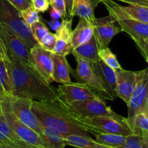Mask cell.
<instances>
[{"mask_svg": "<svg viewBox=\"0 0 148 148\" xmlns=\"http://www.w3.org/2000/svg\"><path fill=\"white\" fill-rule=\"evenodd\" d=\"M49 1L52 8L59 10L62 17L66 18V5H65L64 0H49Z\"/></svg>", "mask_w": 148, "mask_h": 148, "instance_id": "36", "label": "cell"}, {"mask_svg": "<svg viewBox=\"0 0 148 148\" xmlns=\"http://www.w3.org/2000/svg\"><path fill=\"white\" fill-rule=\"evenodd\" d=\"M7 56H6L5 50H4V46L1 42V40L0 39V61L7 60Z\"/></svg>", "mask_w": 148, "mask_h": 148, "instance_id": "43", "label": "cell"}, {"mask_svg": "<svg viewBox=\"0 0 148 148\" xmlns=\"http://www.w3.org/2000/svg\"><path fill=\"white\" fill-rule=\"evenodd\" d=\"M75 58L77 62V67L75 70L71 68L70 73L73 75L77 82H82L89 86L103 99L111 100L101 80L92 69L90 63L79 57Z\"/></svg>", "mask_w": 148, "mask_h": 148, "instance_id": "12", "label": "cell"}, {"mask_svg": "<svg viewBox=\"0 0 148 148\" xmlns=\"http://www.w3.org/2000/svg\"><path fill=\"white\" fill-rule=\"evenodd\" d=\"M0 39L4 46L7 60L13 63L31 65L29 46L11 27L1 23Z\"/></svg>", "mask_w": 148, "mask_h": 148, "instance_id": "4", "label": "cell"}, {"mask_svg": "<svg viewBox=\"0 0 148 148\" xmlns=\"http://www.w3.org/2000/svg\"><path fill=\"white\" fill-rule=\"evenodd\" d=\"M7 98L10 109L14 116L25 125L40 134L43 126L39 122L32 111L33 100L14 96H7Z\"/></svg>", "mask_w": 148, "mask_h": 148, "instance_id": "11", "label": "cell"}, {"mask_svg": "<svg viewBox=\"0 0 148 148\" xmlns=\"http://www.w3.org/2000/svg\"><path fill=\"white\" fill-rule=\"evenodd\" d=\"M0 108L9 125L20 140L35 147H43V142L40 135L14 116L10 109L7 96L2 98Z\"/></svg>", "mask_w": 148, "mask_h": 148, "instance_id": "7", "label": "cell"}, {"mask_svg": "<svg viewBox=\"0 0 148 148\" xmlns=\"http://www.w3.org/2000/svg\"><path fill=\"white\" fill-rule=\"evenodd\" d=\"M49 0H32V7L38 12H45L49 8Z\"/></svg>", "mask_w": 148, "mask_h": 148, "instance_id": "35", "label": "cell"}, {"mask_svg": "<svg viewBox=\"0 0 148 148\" xmlns=\"http://www.w3.org/2000/svg\"><path fill=\"white\" fill-rule=\"evenodd\" d=\"M146 1H147V2H148V0H146Z\"/></svg>", "mask_w": 148, "mask_h": 148, "instance_id": "51", "label": "cell"}, {"mask_svg": "<svg viewBox=\"0 0 148 148\" xmlns=\"http://www.w3.org/2000/svg\"><path fill=\"white\" fill-rule=\"evenodd\" d=\"M0 132L4 134L6 137H7L13 143L21 144V143H25L17 137V134L14 132L12 129L9 125L8 122L5 119L2 112H1V108H0Z\"/></svg>", "mask_w": 148, "mask_h": 148, "instance_id": "28", "label": "cell"}, {"mask_svg": "<svg viewBox=\"0 0 148 148\" xmlns=\"http://www.w3.org/2000/svg\"><path fill=\"white\" fill-rule=\"evenodd\" d=\"M56 36H55L54 33L49 32V33L43 38V39H42L41 41L39 43V44H40L42 47L44 48V49L52 51L53 48H54L55 44H56Z\"/></svg>", "mask_w": 148, "mask_h": 148, "instance_id": "33", "label": "cell"}, {"mask_svg": "<svg viewBox=\"0 0 148 148\" xmlns=\"http://www.w3.org/2000/svg\"><path fill=\"white\" fill-rule=\"evenodd\" d=\"M11 148H36L33 146L27 144L26 143H21V144H14L12 145V146H10Z\"/></svg>", "mask_w": 148, "mask_h": 148, "instance_id": "44", "label": "cell"}, {"mask_svg": "<svg viewBox=\"0 0 148 148\" xmlns=\"http://www.w3.org/2000/svg\"><path fill=\"white\" fill-rule=\"evenodd\" d=\"M137 47L140 49V51L145 58L148 57V38L142 43L137 44Z\"/></svg>", "mask_w": 148, "mask_h": 148, "instance_id": "38", "label": "cell"}, {"mask_svg": "<svg viewBox=\"0 0 148 148\" xmlns=\"http://www.w3.org/2000/svg\"><path fill=\"white\" fill-rule=\"evenodd\" d=\"M131 129L134 135L143 136L148 134V114L147 111L139 112L134 116Z\"/></svg>", "mask_w": 148, "mask_h": 148, "instance_id": "25", "label": "cell"}, {"mask_svg": "<svg viewBox=\"0 0 148 148\" xmlns=\"http://www.w3.org/2000/svg\"><path fill=\"white\" fill-rule=\"evenodd\" d=\"M99 57L106 64L114 69H121V66L117 59L116 56L111 51L108 47L101 49L98 51Z\"/></svg>", "mask_w": 148, "mask_h": 148, "instance_id": "27", "label": "cell"}, {"mask_svg": "<svg viewBox=\"0 0 148 148\" xmlns=\"http://www.w3.org/2000/svg\"><path fill=\"white\" fill-rule=\"evenodd\" d=\"M102 0H74L70 18L79 17L92 23L95 20V10Z\"/></svg>", "mask_w": 148, "mask_h": 148, "instance_id": "17", "label": "cell"}, {"mask_svg": "<svg viewBox=\"0 0 148 148\" xmlns=\"http://www.w3.org/2000/svg\"><path fill=\"white\" fill-rule=\"evenodd\" d=\"M121 9L130 18L148 23V7L138 4H129L128 6H121Z\"/></svg>", "mask_w": 148, "mask_h": 148, "instance_id": "23", "label": "cell"}, {"mask_svg": "<svg viewBox=\"0 0 148 148\" xmlns=\"http://www.w3.org/2000/svg\"><path fill=\"white\" fill-rule=\"evenodd\" d=\"M95 140L98 143L114 148H121L125 144L127 136L116 134L99 133L95 134Z\"/></svg>", "mask_w": 148, "mask_h": 148, "instance_id": "24", "label": "cell"}, {"mask_svg": "<svg viewBox=\"0 0 148 148\" xmlns=\"http://www.w3.org/2000/svg\"><path fill=\"white\" fill-rule=\"evenodd\" d=\"M92 69L103 85L107 94L114 101L116 95V74L115 69L106 64L101 59L95 63H90Z\"/></svg>", "mask_w": 148, "mask_h": 148, "instance_id": "15", "label": "cell"}, {"mask_svg": "<svg viewBox=\"0 0 148 148\" xmlns=\"http://www.w3.org/2000/svg\"><path fill=\"white\" fill-rule=\"evenodd\" d=\"M72 18H65L61 22V25L56 33H54L56 39H64L70 41L71 34H72Z\"/></svg>", "mask_w": 148, "mask_h": 148, "instance_id": "29", "label": "cell"}, {"mask_svg": "<svg viewBox=\"0 0 148 148\" xmlns=\"http://www.w3.org/2000/svg\"><path fill=\"white\" fill-rule=\"evenodd\" d=\"M2 98H3L2 96H0V104H1V101H2Z\"/></svg>", "mask_w": 148, "mask_h": 148, "instance_id": "49", "label": "cell"}, {"mask_svg": "<svg viewBox=\"0 0 148 148\" xmlns=\"http://www.w3.org/2000/svg\"><path fill=\"white\" fill-rule=\"evenodd\" d=\"M0 148H11L10 147H9V146L6 145H4L2 144V143H0Z\"/></svg>", "mask_w": 148, "mask_h": 148, "instance_id": "46", "label": "cell"}, {"mask_svg": "<svg viewBox=\"0 0 148 148\" xmlns=\"http://www.w3.org/2000/svg\"><path fill=\"white\" fill-rule=\"evenodd\" d=\"M145 59L146 62H147V64H148V57H146V58H145ZM147 69H148V68H147ZM147 77H148V70H147Z\"/></svg>", "mask_w": 148, "mask_h": 148, "instance_id": "48", "label": "cell"}, {"mask_svg": "<svg viewBox=\"0 0 148 148\" xmlns=\"http://www.w3.org/2000/svg\"><path fill=\"white\" fill-rule=\"evenodd\" d=\"M50 16L53 20H59V19L63 17L59 10L52 8V7L50 10Z\"/></svg>", "mask_w": 148, "mask_h": 148, "instance_id": "41", "label": "cell"}, {"mask_svg": "<svg viewBox=\"0 0 148 148\" xmlns=\"http://www.w3.org/2000/svg\"><path fill=\"white\" fill-rule=\"evenodd\" d=\"M0 23L11 27L30 49L38 44L32 36L30 26L22 19L20 11L8 0H0Z\"/></svg>", "mask_w": 148, "mask_h": 148, "instance_id": "6", "label": "cell"}, {"mask_svg": "<svg viewBox=\"0 0 148 148\" xmlns=\"http://www.w3.org/2000/svg\"><path fill=\"white\" fill-rule=\"evenodd\" d=\"M115 71L116 74V95L127 104L135 88L136 72L126 70L123 68Z\"/></svg>", "mask_w": 148, "mask_h": 148, "instance_id": "16", "label": "cell"}, {"mask_svg": "<svg viewBox=\"0 0 148 148\" xmlns=\"http://www.w3.org/2000/svg\"><path fill=\"white\" fill-rule=\"evenodd\" d=\"M143 148H148V134L141 136Z\"/></svg>", "mask_w": 148, "mask_h": 148, "instance_id": "45", "label": "cell"}, {"mask_svg": "<svg viewBox=\"0 0 148 148\" xmlns=\"http://www.w3.org/2000/svg\"><path fill=\"white\" fill-rule=\"evenodd\" d=\"M92 24L93 36L100 49L108 47L114 36L122 32L117 20L110 14L106 17L95 18Z\"/></svg>", "mask_w": 148, "mask_h": 148, "instance_id": "13", "label": "cell"}, {"mask_svg": "<svg viewBox=\"0 0 148 148\" xmlns=\"http://www.w3.org/2000/svg\"><path fill=\"white\" fill-rule=\"evenodd\" d=\"M93 36L92 23L84 18H79L77 25L72 31L70 42L73 49L88 41Z\"/></svg>", "mask_w": 148, "mask_h": 148, "instance_id": "19", "label": "cell"}, {"mask_svg": "<svg viewBox=\"0 0 148 148\" xmlns=\"http://www.w3.org/2000/svg\"><path fill=\"white\" fill-rule=\"evenodd\" d=\"M74 0H64L65 5H66V18H70L71 12H72V5H73Z\"/></svg>", "mask_w": 148, "mask_h": 148, "instance_id": "40", "label": "cell"}, {"mask_svg": "<svg viewBox=\"0 0 148 148\" xmlns=\"http://www.w3.org/2000/svg\"><path fill=\"white\" fill-rule=\"evenodd\" d=\"M53 53L42 47L39 43L30 49V64L49 83L53 82Z\"/></svg>", "mask_w": 148, "mask_h": 148, "instance_id": "14", "label": "cell"}, {"mask_svg": "<svg viewBox=\"0 0 148 148\" xmlns=\"http://www.w3.org/2000/svg\"><path fill=\"white\" fill-rule=\"evenodd\" d=\"M62 102L71 115L80 118H91L100 116H119L112 111L111 107L106 105L103 98L78 101L72 103H66L63 101Z\"/></svg>", "mask_w": 148, "mask_h": 148, "instance_id": "8", "label": "cell"}, {"mask_svg": "<svg viewBox=\"0 0 148 148\" xmlns=\"http://www.w3.org/2000/svg\"><path fill=\"white\" fill-rule=\"evenodd\" d=\"M20 13L22 19L29 26L33 23L40 20V17L38 12L36 10H35L32 6L22 10V11H20Z\"/></svg>", "mask_w": 148, "mask_h": 148, "instance_id": "32", "label": "cell"}, {"mask_svg": "<svg viewBox=\"0 0 148 148\" xmlns=\"http://www.w3.org/2000/svg\"><path fill=\"white\" fill-rule=\"evenodd\" d=\"M118 1H123L129 4H138V5L148 7V2L146 0H118Z\"/></svg>", "mask_w": 148, "mask_h": 148, "instance_id": "39", "label": "cell"}, {"mask_svg": "<svg viewBox=\"0 0 148 148\" xmlns=\"http://www.w3.org/2000/svg\"><path fill=\"white\" fill-rule=\"evenodd\" d=\"M56 92L58 98L66 103L103 98L89 86L79 82L62 84L57 87Z\"/></svg>", "mask_w": 148, "mask_h": 148, "instance_id": "10", "label": "cell"}, {"mask_svg": "<svg viewBox=\"0 0 148 148\" xmlns=\"http://www.w3.org/2000/svg\"><path fill=\"white\" fill-rule=\"evenodd\" d=\"M48 25H49V26L52 29V30L56 31L58 29V27L60 26L61 22L59 21L58 20H53V19H52L51 20L48 22Z\"/></svg>", "mask_w": 148, "mask_h": 148, "instance_id": "42", "label": "cell"}, {"mask_svg": "<svg viewBox=\"0 0 148 148\" xmlns=\"http://www.w3.org/2000/svg\"><path fill=\"white\" fill-rule=\"evenodd\" d=\"M72 51H73V48L69 40H64V39H56V44L52 52L55 54L66 56L69 54H72Z\"/></svg>", "mask_w": 148, "mask_h": 148, "instance_id": "31", "label": "cell"}, {"mask_svg": "<svg viewBox=\"0 0 148 148\" xmlns=\"http://www.w3.org/2000/svg\"><path fill=\"white\" fill-rule=\"evenodd\" d=\"M19 11L32 6V0H8Z\"/></svg>", "mask_w": 148, "mask_h": 148, "instance_id": "37", "label": "cell"}, {"mask_svg": "<svg viewBox=\"0 0 148 148\" xmlns=\"http://www.w3.org/2000/svg\"><path fill=\"white\" fill-rule=\"evenodd\" d=\"M0 96H12V88L5 60L0 61Z\"/></svg>", "mask_w": 148, "mask_h": 148, "instance_id": "26", "label": "cell"}, {"mask_svg": "<svg viewBox=\"0 0 148 148\" xmlns=\"http://www.w3.org/2000/svg\"><path fill=\"white\" fill-rule=\"evenodd\" d=\"M32 111L43 127L59 132L64 137L69 135L90 137L89 132L79 125L58 97L53 100H33Z\"/></svg>", "mask_w": 148, "mask_h": 148, "instance_id": "2", "label": "cell"}, {"mask_svg": "<svg viewBox=\"0 0 148 148\" xmlns=\"http://www.w3.org/2000/svg\"><path fill=\"white\" fill-rule=\"evenodd\" d=\"M110 15L116 19L121 26L122 31L132 38L136 44L142 43L148 38V23L137 21L129 17L125 14L121 6L114 0H102Z\"/></svg>", "mask_w": 148, "mask_h": 148, "instance_id": "5", "label": "cell"}, {"mask_svg": "<svg viewBox=\"0 0 148 148\" xmlns=\"http://www.w3.org/2000/svg\"><path fill=\"white\" fill-rule=\"evenodd\" d=\"M30 28L32 36L38 42V43H40L43 38L49 32L46 25L40 20L30 25Z\"/></svg>", "mask_w": 148, "mask_h": 148, "instance_id": "30", "label": "cell"}, {"mask_svg": "<svg viewBox=\"0 0 148 148\" xmlns=\"http://www.w3.org/2000/svg\"><path fill=\"white\" fill-rule=\"evenodd\" d=\"M72 116L79 125L94 135L99 133L116 134L124 136L133 134L127 119L119 115L117 116H100L91 118Z\"/></svg>", "mask_w": 148, "mask_h": 148, "instance_id": "3", "label": "cell"}, {"mask_svg": "<svg viewBox=\"0 0 148 148\" xmlns=\"http://www.w3.org/2000/svg\"><path fill=\"white\" fill-rule=\"evenodd\" d=\"M121 148H143L142 137L134 134L127 136L125 144Z\"/></svg>", "mask_w": 148, "mask_h": 148, "instance_id": "34", "label": "cell"}, {"mask_svg": "<svg viewBox=\"0 0 148 148\" xmlns=\"http://www.w3.org/2000/svg\"><path fill=\"white\" fill-rule=\"evenodd\" d=\"M67 145L77 148H114L98 143L90 137L80 135H69L65 137Z\"/></svg>", "mask_w": 148, "mask_h": 148, "instance_id": "22", "label": "cell"}, {"mask_svg": "<svg viewBox=\"0 0 148 148\" xmlns=\"http://www.w3.org/2000/svg\"><path fill=\"white\" fill-rule=\"evenodd\" d=\"M12 88V96L38 101H49L57 97L56 88L47 82L32 65L5 60Z\"/></svg>", "mask_w": 148, "mask_h": 148, "instance_id": "1", "label": "cell"}, {"mask_svg": "<svg viewBox=\"0 0 148 148\" xmlns=\"http://www.w3.org/2000/svg\"><path fill=\"white\" fill-rule=\"evenodd\" d=\"M43 144V148H64L66 146L65 137L51 128L43 127L39 134Z\"/></svg>", "mask_w": 148, "mask_h": 148, "instance_id": "21", "label": "cell"}, {"mask_svg": "<svg viewBox=\"0 0 148 148\" xmlns=\"http://www.w3.org/2000/svg\"><path fill=\"white\" fill-rule=\"evenodd\" d=\"M99 49L96 40L94 36H92L88 41L73 49L72 54L75 57H79L90 63H95L101 59L98 55Z\"/></svg>", "mask_w": 148, "mask_h": 148, "instance_id": "20", "label": "cell"}, {"mask_svg": "<svg viewBox=\"0 0 148 148\" xmlns=\"http://www.w3.org/2000/svg\"><path fill=\"white\" fill-rule=\"evenodd\" d=\"M70 69L71 67L68 63L66 56L53 53L52 71L53 82L60 84L71 82Z\"/></svg>", "mask_w": 148, "mask_h": 148, "instance_id": "18", "label": "cell"}, {"mask_svg": "<svg viewBox=\"0 0 148 148\" xmlns=\"http://www.w3.org/2000/svg\"><path fill=\"white\" fill-rule=\"evenodd\" d=\"M147 69L136 72L137 80L135 88L127 104L128 107V117L127 118L130 128L134 116L141 111H146L145 104L148 95Z\"/></svg>", "mask_w": 148, "mask_h": 148, "instance_id": "9", "label": "cell"}, {"mask_svg": "<svg viewBox=\"0 0 148 148\" xmlns=\"http://www.w3.org/2000/svg\"><path fill=\"white\" fill-rule=\"evenodd\" d=\"M36 148H43V147H36Z\"/></svg>", "mask_w": 148, "mask_h": 148, "instance_id": "50", "label": "cell"}, {"mask_svg": "<svg viewBox=\"0 0 148 148\" xmlns=\"http://www.w3.org/2000/svg\"><path fill=\"white\" fill-rule=\"evenodd\" d=\"M145 109L146 111H147V114H148V95H147V100H146V104H145Z\"/></svg>", "mask_w": 148, "mask_h": 148, "instance_id": "47", "label": "cell"}]
</instances>
